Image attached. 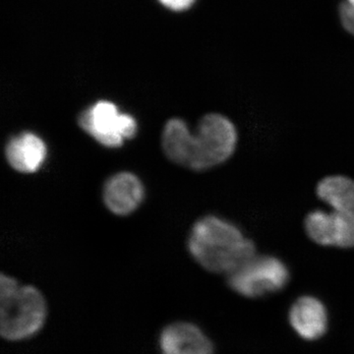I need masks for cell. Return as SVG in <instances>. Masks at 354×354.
Here are the masks:
<instances>
[{"instance_id":"11","label":"cell","mask_w":354,"mask_h":354,"mask_svg":"<svg viewBox=\"0 0 354 354\" xmlns=\"http://www.w3.org/2000/svg\"><path fill=\"white\" fill-rule=\"evenodd\" d=\"M316 195L330 209L354 218V179L344 174L324 177L316 186Z\"/></svg>"},{"instance_id":"10","label":"cell","mask_w":354,"mask_h":354,"mask_svg":"<svg viewBox=\"0 0 354 354\" xmlns=\"http://www.w3.org/2000/svg\"><path fill=\"white\" fill-rule=\"evenodd\" d=\"M48 157V147L41 137L32 132H22L7 142L6 158L14 171L35 174Z\"/></svg>"},{"instance_id":"5","label":"cell","mask_w":354,"mask_h":354,"mask_svg":"<svg viewBox=\"0 0 354 354\" xmlns=\"http://www.w3.org/2000/svg\"><path fill=\"white\" fill-rule=\"evenodd\" d=\"M79 125L97 143L106 148H120L137 133V123L130 114L120 113L111 102H95L79 116Z\"/></svg>"},{"instance_id":"4","label":"cell","mask_w":354,"mask_h":354,"mask_svg":"<svg viewBox=\"0 0 354 354\" xmlns=\"http://www.w3.org/2000/svg\"><path fill=\"white\" fill-rule=\"evenodd\" d=\"M290 270L274 255L257 253L227 276L228 288L248 299H260L285 290L290 281Z\"/></svg>"},{"instance_id":"9","label":"cell","mask_w":354,"mask_h":354,"mask_svg":"<svg viewBox=\"0 0 354 354\" xmlns=\"http://www.w3.org/2000/svg\"><path fill=\"white\" fill-rule=\"evenodd\" d=\"M162 354H214V344L199 327L191 323L167 326L160 337Z\"/></svg>"},{"instance_id":"2","label":"cell","mask_w":354,"mask_h":354,"mask_svg":"<svg viewBox=\"0 0 354 354\" xmlns=\"http://www.w3.org/2000/svg\"><path fill=\"white\" fill-rule=\"evenodd\" d=\"M187 245L190 255L203 269L225 276L257 253L255 243L239 225L216 215L196 221Z\"/></svg>"},{"instance_id":"3","label":"cell","mask_w":354,"mask_h":354,"mask_svg":"<svg viewBox=\"0 0 354 354\" xmlns=\"http://www.w3.org/2000/svg\"><path fill=\"white\" fill-rule=\"evenodd\" d=\"M46 299L32 286H21L12 277H0V332L4 339L21 341L36 335L46 322Z\"/></svg>"},{"instance_id":"6","label":"cell","mask_w":354,"mask_h":354,"mask_svg":"<svg viewBox=\"0 0 354 354\" xmlns=\"http://www.w3.org/2000/svg\"><path fill=\"white\" fill-rule=\"evenodd\" d=\"M307 236L317 245L354 249V218L334 209H314L304 220Z\"/></svg>"},{"instance_id":"8","label":"cell","mask_w":354,"mask_h":354,"mask_svg":"<svg viewBox=\"0 0 354 354\" xmlns=\"http://www.w3.org/2000/svg\"><path fill=\"white\" fill-rule=\"evenodd\" d=\"M145 197V188L132 172H118L109 177L104 186L102 199L109 212L116 216H128L139 208Z\"/></svg>"},{"instance_id":"1","label":"cell","mask_w":354,"mask_h":354,"mask_svg":"<svg viewBox=\"0 0 354 354\" xmlns=\"http://www.w3.org/2000/svg\"><path fill=\"white\" fill-rule=\"evenodd\" d=\"M239 132L234 123L220 113H209L192 132L183 120L172 118L165 125L162 147L174 164L205 171L227 162L236 152Z\"/></svg>"},{"instance_id":"7","label":"cell","mask_w":354,"mask_h":354,"mask_svg":"<svg viewBox=\"0 0 354 354\" xmlns=\"http://www.w3.org/2000/svg\"><path fill=\"white\" fill-rule=\"evenodd\" d=\"M288 322L298 337L307 342L317 341L329 330V311L320 298L301 295L290 305Z\"/></svg>"},{"instance_id":"12","label":"cell","mask_w":354,"mask_h":354,"mask_svg":"<svg viewBox=\"0 0 354 354\" xmlns=\"http://www.w3.org/2000/svg\"><path fill=\"white\" fill-rule=\"evenodd\" d=\"M339 13L342 27L354 37V0H342Z\"/></svg>"},{"instance_id":"13","label":"cell","mask_w":354,"mask_h":354,"mask_svg":"<svg viewBox=\"0 0 354 354\" xmlns=\"http://www.w3.org/2000/svg\"><path fill=\"white\" fill-rule=\"evenodd\" d=\"M162 6L174 11H183L190 8L195 0H158Z\"/></svg>"}]
</instances>
